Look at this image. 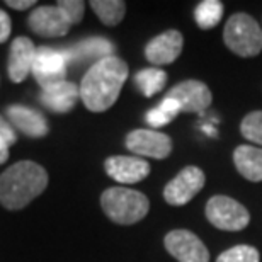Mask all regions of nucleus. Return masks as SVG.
<instances>
[{
  "label": "nucleus",
  "mask_w": 262,
  "mask_h": 262,
  "mask_svg": "<svg viewBox=\"0 0 262 262\" xmlns=\"http://www.w3.org/2000/svg\"><path fill=\"white\" fill-rule=\"evenodd\" d=\"M223 39L230 50L238 56H255L262 50V29L257 20L249 14L238 12L228 19Z\"/></svg>",
  "instance_id": "20e7f679"
},
{
  "label": "nucleus",
  "mask_w": 262,
  "mask_h": 262,
  "mask_svg": "<svg viewBox=\"0 0 262 262\" xmlns=\"http://www.w3.org/2000/svg\"><path fill=\"white\" fill-rule=\"evenodd\" d=\"M233 162L237 170L247 181H262V148L250 145H242L233 151Z\"/></svg>",
  "instance_id": "a211bd4d"
},
{
  "label": "nucleus",
  "mask_w": 262,
  "mask_h": 262,
  "mask_svg": "<svg viewBox=\"0 0 262 262\" xmlns=\"http://www.w3.org/2000/svg\"><path fill=\"white\" fill-rule=\"evenodd\" d=\"M7 159H9V145L5 143V140L0 136V164L7 162Z\"/></svg>",
  "instance_id": "c85d7f7f"
},
{
  "label": "nucleus",
  "mask_w": 262,
  "mask_h": 262,
  "mask_svg": "<svg viewBox=\"0 0 262 262\" xmlns=\"http://www.w3.org/2000/svg\"><path fill=\"white\" fill-rule=\"evenodd\" d=\"M184 38L179 31H165L146 45L145 56L154 65H169L181 55Z\"/></svg>",
  "instance_id": "4468645a"
},
{
  "label": "nucleus",
  "mask_w": 262,
  "mask_h": 262,
  "mask_svg": "<svg viewBox=\"0 0 262 262\" xmlns=\"http://www.w3.org/2000/svg\"><path fill=\"white\" fill-rule=\"evenodd\" d=\"M28 24L33 29V33L43 36V38L65 36L72 26L65 10L58 5H41V7L34 9L29 15Z\"/></svg>",
  "instance_id": "0eeeda50"
},
{
  "label": "nucleus",
  "mask_w": 262,
  "mask_h": 262,
  "mask_svg": "<svg viewBox=\"0 0 262 262\" xmlns=\"http://www.w3.org/2000/svg\"><path fill=\"white\" fill-rule=\"evenodd\" d=\"M104 167L107 176L121 184H135L150 174L148 162L140 157H109Z\"/></svg>",
  "instance_id": "ddd939ff"
},
{
  "label": "nucleus",
  "mask_w": 262,
  "mask_h": 262,
  "mask_svg": "<svg viewBox=\"0 0 262 262\" xmlns=\"http://www.w3.org/2000/svg\"><path fill=\"white\" fill-rule=\"evenodd\" d=\"M206 218L220 230L238 232L250 222V214L244 204L228 196H214L206 204Z\"/></svg>",
  "instance_id": "39448f33"
},
{
  "label": "nucleus",
  "mask_w": 262,
  "mask_h": 262,
  "mask_svg": "<svg viewBox=\"0 0 262 262\" xmlns=\"http://www.w3.org/2000/svg\"><path fill=\"white\" fill-rule=\"evenodd\" d=\"M223 15V4L218 0H204L196 7L194 17L196 23L201 29H211L214 28Z\"/></svg>",
  "instance_id": "4be33fe9"
},
{
  "label": "nucleus",
  "mask_w": 262,
  "mask_h": 262,
  "mask_svg": "<svg viewBox=\"0 0 262 262\" xmlns=\"http://www.w3.org/2000/svg\"><path fill=\"white\" fill-rule=\"evenodd\" d=\"M216 262H259V252L250 245H237L225 250Z\"/></svg>",
  "instance_id": "b1692460"
},
{
  "label": "nucleus",
  "mask_w": 262,
  "mask_h": 262,
  "mask_svg": "<svg viewBox=\"0 0 262 262\" xmlns=\"http://www.w3.org/2000/svg\"><path fill=\"white\" fill-rule=\"evenodd\" d=\"M0 136L5 140V143H7L9 146L14 145L15 140H17V135H15L14 126L2 116H0Z\"/></svg>",
  "instance_id": "a878e982"
},
{
  "label": "nucleus",
  "mask_w": 262,
  "mask_h": 262,
  "mask_svg": "<svg viewBox=\"0 0 262 262\" xmlns=\"http://www.w3.org/2000/svg\"><path fill=\"white\" fill-rule=\"evenodd\" d=\"M165 249L179 262H208L209 252L189 230H172L164 240Z\"/></svg>",
  "instance_id": "1a4fd4ad"
},
{
  "label": "nucleus",
  "mask_w": 262,
  "mask_h": 262,
  "mask_svg": "<svg viewBox=\"0 0 262 262\" xmlns=\"http://www.w3.org/2000/svg\"><path fill=\"white\" fill-rule=\"evenodd\" d=\"M56 5L65 10V14L68 15V19H70L72 24H77L82 20L83 10H85V4L80 2V0H60Z\"/></svg>",
  "instance_id": "393cba45"
},
{
  "label": "nucleus",
  "mask_w": 262,
  "mask_h": 262,
  "mask_svg": "<svg viewBox=\"0 0 262 262\" xmlns=\"http://www.w3.org/2000/svg\"><path fill=\"white\" fill-rule=\"evenodd\" d=\"M5 4H7L9 7L17 9V10H26V9L33 7V5H36L34 0H7Z\"/></svg>",
  "instance_id": "cd10ccee"
},
{
  "label": "nucleus",
  "mask_w": 262,
  "mask_h": 262,
  "mask_svg": "<svg viewBox=\"0 0 262 262\" xmlns=\"http://www.w3.org/2000/svg\"><path fill=\"white\" fill-rule=\"evenodd\" d=\"M128 78V65L118 56H107L94 63L80 83V99L92 113L107 111L118 101Z\"/></svg>",
  "instance_id": "f257e3e1"
},
{
  "label": "nucleus",
  "mask_w": 262,
  "mask_h": 262,
  "mask_svg": "<svg viewBox=\"0 0 262 262\" xmlns=\"http://www.w3.org/2000/svg\"><path fill=\"white\" fill-rule=\"evenodd\" d=\"M179 113H181L179 102H177L176 99L165 97L159 106L150 109V111L146 113L145 119L151 128H162V126H165V124H169Z\"/></svg>",
  "instance_id": "412c9836"
},
{
  "label": "nucleus",
  "mask_w": 262,
  "mask_h": 262,
  "mask_svg": "<svg viewBox=\"0 0 262 262\" xmlns=\"http://www.w3.org/2000/svg\"><path fill=\"white\" fill-rule=\"evenodd\" d=\"M167 97L176 99L184 113H203L213 101L211 91L199 80H184L172 87Z\"/></svg>",
  "instance_id": "9b49d317"
},
{
  "label": "nucleus",
  "mask_w": 262,
  "mask_h": 262,
  "mask_svg": "<svg viewBox=\"0 0 262 262\" xmlns=\"http://www.w3.org/2000/svg\"><path fill=\"white\" fill-rule=\"evenodd\" d=\"M67 67L68 58L63 48L56 50L50 48V46H41L36 51V58L31 73L34 75L36 82L39 83L41 89H46L65 80Z\"/></svg>",
  "instance_id": "423d86ee"
},
{
  "label": "nucleus",
  "mask_w": 262,
  "mask_h": 262,
  "mask_svg": "<svg viewBox=\"0 0 262 262\" xmlns=\"http://www.w3.org/2000/svg\"><path fill=\"white\" fill-rule=\"evenodd\" d=\"M36 51H38V48L29 38L20 36V38L14 39L7 60V73L14 83H20L28 78L31 70H33Z\"/></svg>",
  "instance_id": "f8f14e48"
},
{
  "label": "nucleus",
  "mask_w": 262,
  "mask_h": 262,
  "mask_svg": "<svg viewBox=\"0 0 262 262\" xmlns=\"http://www.w3.org/2000/svg\"><path fill=\"white\" fill-rule=\"evenodd\" d=\"M244 138H247L252 143L262 145V111H254L244 118L240 124Z\"/></svg>",
  "instance_id": "5701e85b"
},
{
  "label": "nucleus",
  "mask_w": 262,
  "mask_h": 262,
  "mask_svg": "<svg viewBox=\"0 0 262 262\" xmlns=\"http://www.w3.org/2000/svg\"><path fill=\"white\" fill-rule=\"evenodd\" d=\"M126 148L140 157L160 160L172 151V140L155 129H135L126 136Z\"/></svg>",
  "instance_id": "9d476101"
},
{
  "label": "nucleus",
  "mask_w": 262,
  "mask_h": 262,
  "mask_svg": "<svg viewBox=\"0 0 262 262\" xmlns=\"http://www.w3.org/2000/svg\"><path fill=\"white\" fill-rule=\"evenodd\" d=\"M5 114L9 118V123L14 128L23 131L24 135L31 136V138H41L48 133V121L39 111L33 107L20 106V104H14L5 109Z\"/></svg>",
  "instance_id": "f3484780"
},
{
  "label": "nucleus",
  "mask_w": 262,
  "mask_h": 262,
  "mask_svg": "<svg viewBox=\"0 0 262 262\" xmlns=\"http://www.w3.org/2000/svg\"><path fill=\"white\" fill-rule=\"evenodd\" d=\"M101 204L107 218L118 225H133L140 222L150 209L148 198L143 192L128 187H111L104 191Z\"/></svg>",
  "instance_id": "7ed1b4c3"
},
{
  "label": "nucleus",
  "mask_w": 262,
  "mask_h": 262,
  "mask_svg": "<svg viewBox=\"0 0 262 262\" xmlns=\"http://www.w3.org/2000/svg\"><path fill=\"white\" fill-rule=\"evenodd\" d=\"M91 7L106 26H116L126 14V4L121 0H92Z\"/></svg>",
  "instance_id": "aec40b11"
},
{
  "label": "nucleus",
  "mask_w": 262,
  "mask_h": 262,
  "mask_svg": "<svg viewBox=\"0 0 262 262\" xmlns=\"http://www.w3.org/2000/svg\"><path fill=\"white\" fill-rule=\"evenodd\" d=\"M48 186V174L31 160H20L0 176V204L15 211L38 198Z\"/></svg>",
  "instance_id": "f03ea898"
},
{
  "label": "nucleus",
  "mask_w": 262,
  "mask_h": 262,
  "mask_svg": "<svg viewBox=\"0 0 262 262\" xmlns=\"http://www.w3.org/2000/svg\"><path fill=\"white\" fill-rule=\"evenodd\" d=\"M10 36V17L5 10L0 9V43L7 41Z\"/></svg>",
  "instance_id": "bb28decb"
},
{
  "label": "nucleus",
  "mask_w": 262,
  "mask_h": 262,
  "mask_svg": "<svg viewBox=\"0 0 262 262\" xmlns=\"http://www.w3.org/2000/svg\"><path fill=\"white\" fill-rule=\"evenodd\" d=\"M135 83L140 89L141 94L146 97H151L155 94H159L167 83V73L160 68L150 67L143 68L135 75Z\"/></svg>",
  "instance_id": "6ab92c4d"
},
{
  "label": "nucleus",
  "mask_w": 262,
  "mask_h": 262,
  "mask_svg": "<svg viewBox=\"0 0 262 262\" xmlns=\"http://www.w3.org/2000/svg\"><path fill=\"white\" fill-rule=\"evenodd\" d=\"M65 55L70 63H87V61H101L107 56H114V45L106 38H87L68 46Z\"/></svg>",
  "instance_id": "dca6fc26"
},
{
  "label": "nucleus",
  "mask_w": 262,
  "mask_h": 262,
  "mask_svg": "<svg viewBox=\"0 0 262 262\" xmlns=\"http://www.w3.org/2000/svg\"><path fill=\"white\" fill-rule=\"evenodd\" d=\"M80 97V87H77L73 82H58L55 85H50L41 91L39 101L41 104L50 109L51 113L65 114L75 107V104Z\"/></svg>",
  "instance_id": "2eb2a0df"
},
{
  "label": "nucleus",
  "mask_w": 262,
  "mask_h": 262,
  "mask_svg": "<svg viewBox=\"0 0 262 262\" xmlns=\"http://www.w3.org/2000/svg\"><path fill=\"white\" fill-rule=\"evenodd\" d=\"M204 186V174L198 167H186L164 189V199L172 206L189 203Z\"/></svg>",
  "instance_id": "6e6552de"
}]
</instances>
